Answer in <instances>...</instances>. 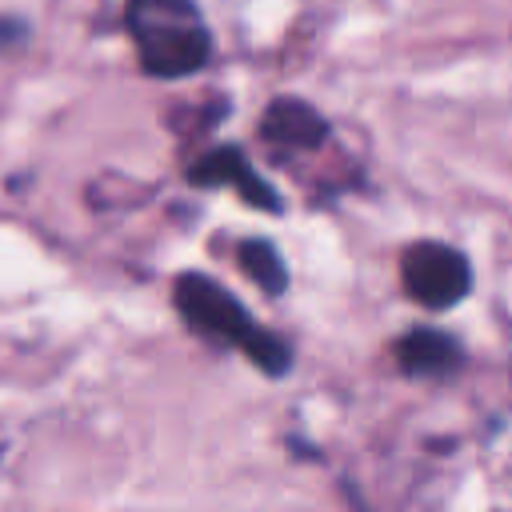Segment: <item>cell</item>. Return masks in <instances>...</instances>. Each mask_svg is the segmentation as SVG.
Here are the masks:
<instances>
[{"mask_svg": "<svg viewBox=\"0 0 512 512\" xmlns=\"http://www.w3.org/2000/svg\"><path fill=\"white\" fill-rule=\"evenodd\" d=\"M172 304L200 340L248 356L264 376H284L292 368V348L280 336H272L264 324H256L248 308L212 276L180 272L172 284Z\"/></svg>", "mask_w": 512, "mask_h": 512, "instance_id": "1", "label": "cell"}, {"mask_svg": "<svg viewBox=\"0 0 512 512\" xmlns=\"http://www.w3.org/2000/svg\"><path fill=\"white\" fill-rule=\"evenodd\" d=\"M260 136L276 148H296V152H312L328 140V120L296 96H276L264 116H260Z\"/></svg>", "mask_w": 512, "mask_h": 512, "instance_id": "5", "label": "cell"}, {"mask_svg": "<svg viewBox=\"0 0 512 512\" xmlns=\"http://www.w3.org/2000/svg\"><path fill=\"white\" fill-rule=\"evenodd\" d=\"M400 372L408 376H420V380H440V376H452L464 360L460 344L448 336V332H436V328H408L396 348H392Z\"/></svg>", "mask_w": 512, "mask_h": 512, "instance_id": "6", "label": "cell"}, {"mask_svg": "<svg viewBox=\"0 0 512 512\" xmlns=\"http://www.w3.org/2000/svg\"><path fill=\"white\" fill-rule=\"evenodd\" d=\"M236 264L268 296H280L288 288V264H284V256L276 252V244H268L260 236H248V240L236 244Z\"/></svg>", "mask_w": 512, "mask_h": 512, "instance_id": "7", "label": "cell"}, {"mask_svg": "<svg viewBox=\"0 0 512 512\" xmlns=\"http://www.w3.org/2000/svg\"><path fill=\"white\" fill-rule=\"evenodd\" d=\"M400 284L416 304L444 312V308H456L472 292V264L452 244L416 240L400 256Z\"/></svg>", "mask_w": 512, "mask_h": 512, "instance_id": "3", "label": "cell"}, {"mask_svg": "<svg viewBox=\"0 0 512 512\" xmlns=\"http://www.w3.org/2000/svg\"><path fill=\"white\" fill-rule=\"evenodd\" d=\"M188 184H196V188H232L244 204L260 208V212H272V216L280 212V192L232 144H220V148H208L204 156H196L188 164Z\"/></svg>", "mask_w": 512, "mask_h": 512, "instance_id": "4", "label": "cell"}, {"mask_svg": "<svg viewBox=\"0 0 512 512\" xmlns=\"http://www.w3.org/2000/svg\"><path fill=\"white\" fill-rule=\"evenodd\" d=\"M124 28L140 68L156 80L196 76L212 60V32L196 0H128Z\"/></svg>", "mask_w": 512, "mask_h": 512, "instance_id": "2", "label": "cell"}]
</instances>
